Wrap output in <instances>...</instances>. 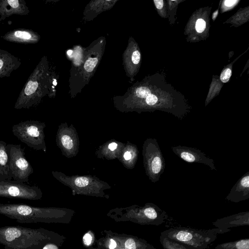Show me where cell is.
<instances>
[{"label":"cell","instance_id":"cell-1","mask_svg":"<svg viewBox=\"0 0 249 249\" xmlns=\"http://www.w3.org/2000/svg\"><path fill=\"white\" fill-rule=\"evenodd\" d=\"M47 238L42 229L20 226L0 228V244L4 249H41L46 245Z\"/></svg>","mask_w":249,"mask_h":249},{"label":"cell","instance_id":"cell-2","mask_svg":"<svg viewBox=\"0 0 249 249\" xmlns=\"http://www.w3.org/2000/svg\"><path fill=\"white\" fill-rule=\"evenodd\" d=\"M217 234L216 228L199 230L178 227L163 231L160 236L179 243L187 249H206L216 240Z\"/></svg>","mask_w":249,"mask_h":249},{"label":"cell","instance_id":"cell-3","mask_svg":"<svg viewBox=\"0 0 249 249\" xmlns=\"http://www.w3.org/2000/svg\"><path fill=\"white\" fill-rule=\"evenodd\" d=\"M43 62H40L28 77L15 103V109H28L39 103L44 86L45 67Z\"/></svg>","mask_w":249,"mask_h":249},{"label":"cell","instance_id":"cell-4","mask_svg":"<svg viewBox=\"0 0 249 249\" xmlns=\"http://www.w3.org/2000/svg\"><path fill=\"white\" fill-rule=\"evenodd\" d=\"M44 125L38 121L27 120L12 126V131L22 142L35 150H45L43 128Z\"/></svg>","mask_w":249,"mask_h":249},{"label":"cell","instance_id":"cell-5","mask_svg":"<svg viewBox=\"0 0 249 249\" xmlns=\"http://www.w3.org/2000/svg\"><path fill=\"white\" fill-rule=\"evenodd\" d=\"M9 169L12 178L20 182H26L33 173L32 165L25 157L24 149L20 144H7Z\"/></svg>","mask_w":249,"mask_h":249},{"label":"cell","instance_id":"cell-6","mask_svg":"<svg viewBox=\"0 0 249 249\" xmlns=\"http://www.w3.org/2000/svg\"><path fill=\"white\" fill-rule=\"evenodd\" d=\"M41 196V191L37 186L14 180L0 181V197L36 200Z\"/></svg>","mask_w":249,"mask_h":249},{"label":"cell","instance_id":"cell-7","mask_svg":"<svg viewBox=\"0 0 249 249\" xmlns=\"http://www.w3.org/2000/svg\"><path fill=\"white\" fill-rule=\"evenodd\" d=\"M146 158L148 174L152 181L156 182L163 173L165 164L160 146L155 139H150L146 146Z\"/></svg>","mask_w":249,"mask_h":249},{"label":"cell","instance_id":"cell-8","mask_svg":"<svg viewBox=\"0 0 249 249\" xmlns=\"http://www.w3.org/2000/svg\"><path fill=\"white\" fill-rule=\"evenodd\" d=\"M173 152L180 159L190 163H200L208 165L212 170H216L214 160L200 150L185 146L172 147Z\"/></svg>","mask_w":249,"mask_h":249},{"label":"cell","instance_id":"cell-9","mask_svg":"<svg viewBox=\"0 0 249 249\" xmlns=\"http://www.w3.org/2000/svg\"><path fill=\"white\" fill-rule=\"evenodd\" d=\"M218 234L229 232L230 229L239 226H249V211L240 212L217 219L213 222Z\"/></svg>","mask_w":249,"mask_h":249},{"label":"cell","instance_id":"cell-10","mask_svg":"<svg viewBox=\"0 0 249 249\" xmlns=\"http://www.w3.org/2000/svg\"><path fill=\"white\" fill-rule=\"evenodd\" d=\"M29 13L24 0H0V22L13 15L25 16Z\"/></svg>","mask_w":249,"mask_h":249},{"label":"cell","instance_id":"cell-11","mask_svg":"<svg viewBox=\"0 0 249 249\" xmlns=\"http://www.w3.org/2000/svg\"><path fill=\"white\" fill-rule=\"evenodd\" d=\"M1 37L9 42L25 44L36 43L40 39V36L37 33L23 28L10 31Z\"/></svg>","mask_w":249,"mask_h":249},{"label":"cell","instance_id":"cell-12","mask_svg":"<svg viewBox=\"0 0 249 249\" xmlns=\"http://www.w3.org/2000/svg\"><path fill=\"white\" fill-rule=\"evenodd\" d=\"M249 198V172L245 174L232 187L225 199L237 203Z\"/></svg>","mask_w":249,"mask_h":249},{"label":"cell","instance_id":"cell-13","mask_svg":"<svg viewBox=\"0 0 249 249\" xmlns=\"http://www.w3.org/2000/svg\"><path fill=\"white\" fill-rule=\"evenodd\" d=\"M21 64L20 58L8 51L0 49V78L10 76Z\"/></svg>","mask_w":249,"mask_h":249},{"label":"cell","instance_id":"cell-14","mask_svg":"<svg viewBox=\"0 0 249 249\" xmlns=\"http://www.w3.org/2000/svg\"><path fill=\"white\" fill-rule=\"evenodd\" d=\"M6 142L0 140V181L12 180Z\"/></svg>","mask_w":249,"mask_h":249},{"label":"cell","instance_id":"cell-15","mask_svg":"<svg viewBox=\"0 0 249 249\" xmlns=\"http://www.w3.org/2000/svg\"><path fill=\"white\" fill-rule=\"evenodd\" d=\"M214 249H249V238L221 243L218 244Z\"/></svg>","mask_w":249,"mask_h":249},{"label":"cell","instance_id":"cell-16","mask_svg":"<svg viewBox=\"0 0 249 249\" xmlns=\"http://www.w3.org/2000/svg\"><path fill=\"white\" fill-rule=\"evenodd\" d=\"M160 242L163 249H187L179 243L161 236H160Z\"/></svg>","mask_w":249,"mask_h":249},{"label":"cell","instance_id":"cell-17","mask_svg":"<svg viewBox=\"0 0 249 249\" xmlns=\"http://www.w3.org/2000/svg\"><path fill=\"white\" fill-rule=\"evenodd\" d=\"M98 62V59L96 58H89L85 62L84 64V69L88 72H91L95 67Z\"/></svg>","mask_w":249,"mask_h":249},{"label":"cell","instance_id":"cell-18","mask_svg":"<svg viewBox=\"0 0 249 249\" xmlns=\"http://www.w3.org/2000/svg\"><path fill=\"white\" fill-rule=\"evenodd\" d=\"M61 140L62 144L66 149L70 150L72 148V141L69 136L67 135H63L61 137Z\"/></svg>","mask_w":249,"mask_h":249},{"label":"cell","instance_id":"cell-19","mask_svg":"<svg viewBox=\"0 0 249 249\" xmlns=\"http://www.w3.org/2000/svg\"><path fill=\"white\" fill-rule=\"evenodd\" d=\"M136 93L137 96L140 98H146L151 93L149 89L142 87L137 89Z\"/></svg>","mask_w":249,"mask_h":249},{"label":"cell","instance_id":"cell-20","mask_svg":"<svg viewBox=\"0 0 249 249\" xmlns=\"http://www.w3.org/2000/svg\"><path fill=\"white\" fill-rule=\"evenodd\" d=\"M89 182V179L85 177H78L74 181L75 185L79 187H85L88 185Z\"/></svg>","mask_w":249,"mask_h":249},{"label":"cell","instance_id":"cell-21","mask_svg":"<svg viewBox=\"0 0 249 249\" xmlns=\"http://www.w3.org/2000/svg\"><path fill=\"white\" fill-rule=\"evenodd\" d=\"M231 75V69L227 68L223 71L220 75V80L223 83L227 82Z\"/></svg>","mask_w":249,"mask_h":249},{"label":"cell","instance_id":"cell-22","mask_svg":"<svg viewBox=\"0 0 249 249\" xmlns=\"http://www.w3.org/2000/svg\"><path fill=\"white\" fill-rule=\"evenodd\" d=\"M206 22L202 18L198 19L196 23V31L199 33H202L205 29Z\"/></svg>","mask_w":249,"mask_h":249},{"label":"cell","instance_id":"cell-23","mask_svg":"<svg viewBox=\"0 0 249 249\" xmlns=\"http://www.w3.org/2000/svg\"><path fill=\"white\" fill-rule=\"evenodd\" d=\"M158 99L157 97L154 95L150 94L146 98V103L149 106H154L158 102Z\"/></svg>","mask_w":249,"mask_h":249},{"label":"cell","instance_id":"cell-24","mask_svg":"<svg viewBox=\"0 0 249 249\" xmlns=\"http://www.w3.org/2000/svg\"><path fill=\"white\" fill-rule=\"evenodd\" d=\"M125 249H137L135 240L133 238H128L125 242Z\"/></svg>","mask_w":249,"mask_h":249},{"label":"cell","instance_id":"cell-25","mask_svg":"<svg viewBox=\"0 0 249 249\" xmlns=\"http://www.w3.org/2000/svg\"><path fill=\"white\" fill-rule=\"evenodd\" d=\"M141 59V54L138 51L133 52L132 55V60L133 63L137 64L139 63Z\"/></svg>","mask_w":249,"mask_h":249},{"label":"cell","instance_id":"cell-26","mask_svg":"<svg viewBox=\"0 0 249 249\" xmlns=\"http://www.w3.org/2000/svg\"><path fill=\"white\" fill-rule=\"evenodd\" d=\"M83 242L86 246H89L91 244L92 237L89 233H86L83 236Z\"/></svg>","mask_w":249,"mask_h":249},{"label":"cell","instance_id":"cell-27","mask_svg":"<svg viewBox=\"0 0 249 249\" xmlns=\"http://www.w3.org/2000/svg\"><path fill=\"white\" fill-rule=\"evenodd\" d=\"M155 6L158 9H161L163 5V1L162 0H154Z\"/></svg>","mask_w":249,"mask_h":249},{"label":"cell","instance_id":"cell-28","mask_svg":"<svg viewBox=\"0 0 249 249\" xmlns=\"http://www.w3.org/2000/svg\"><path fill=\"white\" fill-rule=\"evenodd\" d=\"M42 249H58V248L55 245L52 244H47L45 246H44Z\"/></svg>","mask_w":249,"mask_h":249},{"label":"cell","instance_id":"cell-29","mask_svg":"<svg viewBox=\"0 0 249 249\" xmlns=\"http://www.w3.org/2000/svg\"><path fill=\"white\" fill-rule=\"evenodd\" d=\"M116 243L112 239H111L109 241L108 247L109 249H114L116 247Z\"/></svg>","mask_w":249,"mask_h":249},{"label":"cell","instance_id":"cell-30","mask_svg":"<svg viewBox=\"0 0 249 249\" xmlns=\"http://www.w3.org/2000/svg\"><path fill=\"white\" fill-rule=\"evenodd\" d=\"M237 1L235 0H226L224 2L225 5L228 7H230L233 5Z\"/></svg>","mask_w":249,"mask_h":249},{"label":"cell","instance_id":"cell-31","mask_svg":"<svg viewBox=\"0 0 249 249\" xmlns=\"http://www.w3.org/2000/svg\"><path fill=\"white\" fill-rule=\"evenodd\" d=\"M117 144L116 143L113 142L110 143L108 145V148L110 150L113 151L114 150H115L117 148Z\"/></svg>","mask_w":249,"mask_h":249},{"label":"cell","instance_id":"cell-32","mask_svg":"<svg viewBox=\"0 0 249 249\" xmlns=\"http://www.w3.org/2000/svg\"><path fill=\"white\" fill-rule=\"evenodd\" d=\"M124 157L125 160H129L131 158V154L130 152L127 151L126 152L124 155Z\"/></svg>","mask_w":249,"mask_h":249},{"label":"cell","instance_id":"cell-33","mask_svg":"<svg viewBox=\"0 0 249 249\" xmlns=\"http://www.w3.org/2000/svg\"><path fill=\"white\" fill-rule=\"evenodd\" d=\"M72 50H70L68 51V52H67V54H68L69 55H71V54H72Z\"/></svg>","mask_w":249,"mask_h":249},{"label":"cell","instance_id":"cell-34","mask_svg":"<svg viewBox=\"0 0 249 249\" xmlns=\"http://www.w3.org/2000/svg\"><path fill=\"white\" fill-rule=\"evenodd\" d=\"M53 86H56L57 85L56 80L55 79H53Z\"/></svg>","mask_w":249,"mask_h":249}]
</instances>
